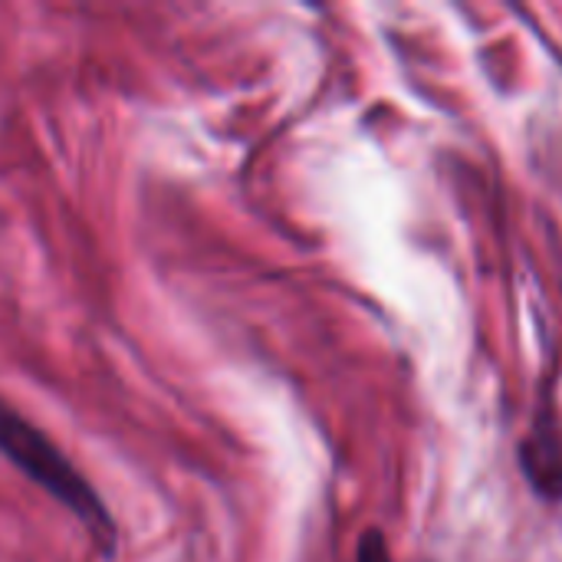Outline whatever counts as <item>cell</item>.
Listing matches in <instances>:
<instances>
[{
    "instance_id": "obj_3",
    "label": "cell",
    "mask_w": 562,
    "mask_h": 562,
    "mask_svg": "<svg viewBox=\"0 0 562 562\" xmlns=\"http://www.w3.org/2000/svg\"><path fill=\"white\" fill-rule=\"evenodd\" d=\"M356 562H395L392 550H389V537L379 527L362 530L359 547H356Z\"/></svg>"
},
{
    "instance_id": "obj_2",
    "label": "cell",
    "mask_w": 562,
    "mask_h": 562,
    "mask_svg": "<svg viewBox=\"0 0 562 562\" xmlns=\"http://www.w3.org/2000/svg\"><path fill=\"white\" fill-rule=\"evenodd\" d=\"M520 468L537 494L562 501V435L550 418H537L520 445Z\"/></svg>"
},
{
    "instance_id": "obj_1",
    "label": "cell",
    "mask_w": 562,
    "mask_h": 562,
    "mask_svg": "<svg viewBox=\"0 0 562 562\" xmlns=\"http://www.w3.org/2000/svg\"><path fill=\"white\" fill-rule=\"evenodd\" d=\"M0 458L10 461L33 487H40L53 504H59L89 537L102 560L119 553V520L102 501V494L86 481V474L56 448V441L40 431L26 415L0 398Z\"/></svg>"
}]
</instances>
